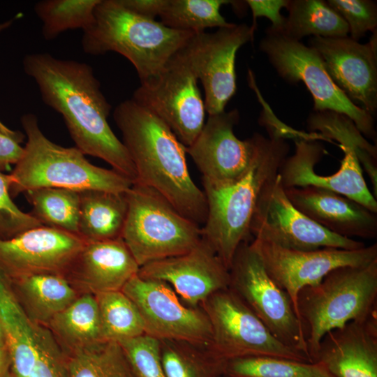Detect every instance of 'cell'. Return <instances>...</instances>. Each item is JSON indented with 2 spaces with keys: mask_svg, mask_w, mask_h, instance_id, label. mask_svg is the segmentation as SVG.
Instances as JSON below:
<instances>
[{
  "mask_svg": "<svg viewBox=\"0 0 377 377\" xmlns=\"http://www.w3.org/2000/svg\"><path fill=\"white\" fill-rule=\"evenodd\" d=\"M22 64L44 103L62 116L76 147L84 155L103 160L135 182V166L108 122L112 107L92 68L47 52L28 54Z\"/></svg>",
  "mask_w": 377,
  "mask_h": 377,
  "instance_id": "cell-1",
  "label": "cell"
},
{
  "mask_svg": "<svg viewBox=\"0 0 377 377\" xmlns=\"http://www.w3.org/2000/svg\"><path fill=\"white\" fill-rule=\"evenodd\" d=\"M113 118L136 170L134 183L155 190L184 216L203 226L205 193L189 174L186 147L169 126L131 98L115 108Z\"/></svg>",
  "mask_w": 377,
  "mask_h": 377,
  "instance_id": "cell-2",
  "label": "cell"
},
{
  "mask_svg": "<svg viewBox=\"0 0 377 377\" xmlns=\"http://www.w3.org/2000/svg\"><path fill=\"white\" fill-rule=\"evenodd\" d=\"M289 150L285 138L262 135L253 159L242 176L218 188L203 186L207 214L201 227L202 238L228 269L240 244L253 240L249 227L258 198L279 174Z\"/></svg>",
  "mask_w": 377,
  "mask_h": 377,
  "instance_id": "cell-3",
  "label": "cell"
},
{
  "mask_svg": "<svg viewBox=\"0 0 377 377\" xmlns=\"http://www.w3.org/2000/svg\"><path fill=\"white\" fill-rule=\"evenodd\" d=\"M328 139L335 140L344 152L340 168L329 176L317 174L316 165L327 153L316 139L318 135L294 139L295 153L282 163L279 175L283 188L315 186L348 197L377 213V200L369 190L362 168L371 181L377 178V148L346 117L332 119L325 129Z\"/></svg>",
  "mask_w": 377,
  "mask_h": 377,
  "instance_id": "cell-4",
  "label": "cell"
},
{
  "mask_svg": "<svg viewBox=\"0 0 377 377\" xmlns=\"http://www.w3.org/2000/svg\"><path fill=\"white\" fill-rule=\"evenodd\" d=\"M83 32L81 43L86 54L123 55L135 67L140 82L156 76L195 34L137 15L119 0H101L94 22Z\"/></svg>",
  "mask_w": 377,
  "mask_h": 377,
  "instance_id": "cell-5",
  "label": "cell"
},
{
  "mask_svg": "<svg viewBox=\"0 0 377 377\" xmlns=\"http://www.w3.org/2000/svg\"><path fill=\"white\" fill-rule=\"evenodd\" d=\"M20 121L27 140L22 158L7 175L13 198L40 188L125 193L134 183L113 169L91 163L76 147L52 142L40 130L34 114H23Z\"/></svg>",
  "mask_w": 377,
  "mask_h": 377,
  "instance_id": "cell-6",
  "label": "cell"
},
{
  "mask_svg": "<svg viewBox=\"0 0 377 377\" xmlns=\"http://www.w3.org/2000/svg\"><path fill=\"white\" fill-rule=\"evenodd\" d=\"M377 259L361 266H345L297 295L300 320L311 360L328 332L377 314Z\"/></svg>",
  "mask_w": 377,
  "mask_h": 377,
  "instance_id": "cell-7",
  "label": "cell"
},
{
  "mask_svg": "<svg viewBox=\"0 0 377 377\" xmlns=\"http://www.w3.org/2000/svg\"><path fill=\"white\" fill-rule=\"evenodd\" d=\"M125 195L128 211L121 238L140 267L184 253L201 240V227L155 190L133 183Z\"/></svg>",
  "mask_w": 377,
  "mask_h": 377,
  "instance_id": "cell-8",
  "label": "cell"
},
{
  "mask_svg": "<svg viewBox=\"0 0 377 377\" xmlns=\"http://www.w3.org/2000/svg\"><path fill=\"white\" fill-rule=\"evenodd\" d=\"M265 34L260 50L285 81L305 84L313 97V111L330 110L344 114L366 138L376 142L374 117L353 104L335 84L314 48L269 27Z\"/></svg>",
  "mask_w": 377,
  "mask_h": 377,
  "instance_id": "cell-9",
  "label": "cell"
},
{
  "mask_svg": "<svg viewBox=\"0 0 377 377\" xmlns=\"http://www.w3.org/2000/svg\"><path fill=\"white\" fill-rule=\"evenodd\" d=\"M200 307L211 327L209 348L223 360L267 357L311 362L304 354L279 341L229 288L214 293Z\"/></svg>",
  "mask_w": 377,
  "mask_h": 377,
  "instance_id": "cell-10",
  "label": "cell"
},
{
  "mask_svg": "<svg viewBox=\"0 0 377 377\" xmlns=\"http://www.w3.org/2000/svg\"><path fill=\"white\" fill-rule=\"evenodd\" d=\"M229 275L228 288L272 334L310 358L303 327L290 298L269 275L251 242L241 244L237 249Z\"/></svg>",
  "mask_w": 377,
  "mask_h": 377,
  "instance_id": "cell-11",
  "label": "cell"
},
{
  "mask_svg": "<svg viewBox=\"0 0 377 377\" xmlns=\"http://www.w3.org/2000/svg\"><path fill=\"white\" fill-rule=\"evenodd\" d=\"M184 48L156 76L140 82L131 99L161 119L187 147L202 129L206 110Z\"/></svg>",
  "mask_w": 377,
  "mask_h": 377,
  "instance_id": "cell-12",
  "label": "cell"
},
{
  "mask_svg": "<svg viewBox=\"0 0 377 377\" xmlns=\"http://www.w3.org/2000/svg\"><path fill=\"white\" fill-rule=\"evenodd\" d=\"M249 231L253 239L293 250L323 248L354 250L365 246L361 241L327 230L295 208L285 193L279 174L262 191Z\"/></svg>",
  "mask_w": 377,
  "mask_h": 377,
  "instance_id": "cell-13",
  "label": "cell"
},
{
  "mask_svg": "<svg viewBox=\"0 0 377 377\" xmlns=\"http://www.w3.org/2000/svg\"><path fill=\"white\" fill-rule=\"evenodd\" d=\"M255 31L246 24H234L212 33L200 32L184 48L188 61L205 92L209 115L225 111L237 90L235 59L238 50L253 41Z\"/></svg>",
  "mask_w": 377,
  "mask_h": 377,
  "instance_id": "cell-14",
  "label": "cell"
},
{
  "mask_svg": "<svg viewBox=\"0 0 377 377\" xmlns=\"http://www.w3.org/2000/svg\"><path fill=\"white\" fill-rule=\"evenodd\" d=\"M121 291L137 306L145 334L209 346L212 330L203 310L186 305L167 283L137 274Z\"/></svg>",
  "mask_w": 377,
  "mask_h": 377,
  "instance_id": "cell-15",
  "label": "cell"
},
{
  "mask_svg": "<svg viewBox=\"0 0 377 377\" xmlns=\"http://www.w3.org/2000/svg\"><path fill=\"white\" fill-rule=\"evenodd\" d=\"M251 244L269 275L288 295L296 313L297 295L302 288L319 283L337 268L365 265L377 259L376 243L354 250L311 251L288 249L256 239Z\"/></svg>",
  "mask_w": 377,
  "mask_h": 377,
  "instance_id": "cell-16",
  "label": "cell"
},
{
  "mask_svg": "<svg viewBox=\"0 0 377 377\" xmlns=\"http://www.w3.org/2000/svg\"><path fill=\"white\" fill-rule=\"evenodd\" d=\"M237 109L209 115L193 143L186 147L202 176L203 186L218 188L242 176L250 166L262 134L242 140L235 135L239 123Z\"/></svg>",
  "mask_w": 377,
  "mask_h": 377,
  "instance_id": "cell-17",
  "label": "cell"
},
{
  "mask_svg": "<svg viewBox=\"0 0 377 377\" xmlns=\"http://www.w3.org/2000/svg\"><path fill=\"white\" fill-rule=\"evenodd\" d=\"M368 43L344 38L311 37L335 84L355 105L374 117L377 111V35Z\"/></svg>",
  "mask_w": 377,
  "mask_h": 377,
  "instance_id": "cell-18",
  "label": "cell"
},
{
  "mask_svg": "<svg viewBox=\"0 0 377 377\" xmlns=\"http://www.w3.org/2000/svg\"><path fill=\"white\" fill-rule=\"evenodd\" d=\"M86 241L78 235L40 226L0 239V270L9 279L37 274L64 275Z\"/></svg>",
  "mask_w": 377,
  "mask_h": 377,
  "instance_id": "cell-19",
  "label": "cell"
},
{
  "mask_svg": "<svg viewBox=\"0 0 377 377\" xmlns=\"http://www.w3.org/2000/svg\"><path fill=\"white\" fill-rule=\"evenodd\" d=\"M145 279L167 283L186 305L200 307L214 293L228 288L229 269L202 238L190 251L140 267Z\"/></svg>",
  "mask_w": 377,
  "mask_h": 377,
  "instance_id": "cell-20",
  "label": "cell"
},
{
  "mask_svg": "<svg viewBox=\"0 0 377 377\" xmlns=\"http://www.w3.org/2000/svg\"><path fill=\"white\" fill-rule=\"evenodd\" d=\"M300 212L327 230L347 238L377 237V213L331 190L315 186L284 188Z\"/></svg>",
  "mask_w": 377,
  "mask_h": 377,
  "instance_id": "cell-21",
  "label": "cell"
},
{
  "mask_svg": "<svg viewBox=\"0 0 377 377\" xmlns=\"http://www.w3.org/2000/svg\"><path fill=\"white\" fill-rule=\"evenodd\" d=\"M312 362L333 377H377V314L326 333Z\"/></svg>",
  "mask_w": 377,
  "mask_h": 377,
  "instance_id": "cell-22",
  "label": "cell"
},
{
  "mask_svg": "<svg viewBox=\"0 0 377 377\" xmlns=\"http://www.w3.org/2000/svg\"><path fill=\"white\" fill-rule=\"evenodd\" d=\"M140 266L123 239L86 242L64 276L88 288L89 293L121 290L138 274Z\"/></svg>",
  "mask_w": 377,
  "mask_h": 377,
  "instance_id": "cell-23",
  "label": "cell"
},
{
  "mask_svg": "<svg viewBox=\"0 0 377 377\" xmlns=\"http://www.w3.org/2000/svg\"><path fill=\"white\" fill-rule=\"evenodd\" d=\"M9 280L27 316L45 326L78 297L62 274H37Z\"/></svg>",
  "mask_w": 377,
  "mask_h": 377,
  "instance_id": "cell-24",
  "label": "cell"
},
{
  "mask_svg": "<svg viewBox=\"0 0 377 377\" xmlns=\"http://www.w3.org/2000/svg\"><path fill=\"white\" fill-rule=\"evenodd\" d=\"M79 193L78 235L86 242L121 237L128 211L126 192L85 190Z\"/></svg>",
  "mask_w": 377,
  "mask_h": 377,
  "instance_id": "cell-25",
  "label": "cell"
},
{
  "mask_svg": "<svg viewBox=\"0 0 377 377\" xmlns=\"http://www.w3.org/2000/svg\"><path fill=\"white\" fill-rule=\"evenodd\" d=\"M66 355L105 341L95 295L77 297L47 325Z\"/></svg>",
  "mask_w": 377,
  "mask_h": 377,
  "instance_id": "cell-26",
  "label": "cell"
},
{
  "mask_svg": "<svg viewBox=\"0 0 377 377\" xmlns=\"http://www.w3.org/2000/svg\"><path fill=\"white\" fill-rule=\"evenodd\" d=\"M288 15L281 32L300 40L305 36L344 38L349 34L347 23L323 0H289Z\"/></svg>",
  "mask_w": 377,
  "mask_h": 377,
  "instance_id": "cell-27",
  "label": "cell"
},
{
  "mask_svg": "<svg viewBox=\"0 0 377 377\" xmlns=\"http://www.w3.org/2000/svg\"><path fill=\"white\" fill-rule=\"evenodd\" d=\"M160 356L166 377H218L226 362L208 346L184 341L159 340Z\"/></svg>",
  "mask_w": 377,
  "mask_h": 377,
  "instance_id": "cell-28",
  "label": "cell"
},
{
  "mask_svg": "<svg viewBox=\"0 0 377 377\" xmlns=\"http://www.w3.org/2000/svg\"><path fill=\"white\" fill-rule=\"evenodd\" d=\"M24 195L32 206L31 214L42 225L78 235L79 191L40 188Z\"/></svg>",
  "mask_w": 377,
  "mask_h": 377,
  "instance_id": "cell-29",
  "label": "cell"
},
{
  "mask_svg": "<svg viewBox=\"0 0 377 377\" xmlns=\"http://www.w3.org/2000/svg\"><path fill=\"white\" fill-rule=\"evenodd\" d=\"M227 0H164L158 17L165 27L179 31L204 32L208 28H224L232 23L220 13L221 7L232 4Z\"/></svg>",
  "mask_w": 377,
  "mask_h": 377,
  "instance_id": "cell-30",
  "label": "cell"
},
{
  "mask_svg": "<svg viewBox=\"0 0 377 377\" xmlns=\"http://www.w3.org/2000/svg\"><path fill=\"white\" fill-rule=\"evenodd\" d=\"M105 341H122L145 334L142 316L133 302L121 290L95 295Z\"/></svg>",
  "mask_w": 377,
  "mask_h": 377,
  "instance_id": "cell-31",
  "label": "cell"
},
{
  "mask_svg": "<svg viewBox=\"0 0 377 377\" xmlns=\"http://www.w3.org/2000/svg\"><path fill=\"white\" fill-rule=\"evenodd\" d=\"M68 377H128L130 368L120 344L103 341L66 355Z\"/></svg>",
  "mask_w": 377,
  "mask_h": 377,
  "instance_id": "cell-32",
  "label": "cell"
},
{
  "mask_svg": "<svg viewBox=\"0 0 377 377\" xmlns=\"http://www.w3.org/2000/svg\"><path fill=\"white\" fill-rule=\"evenodd\" d=\"M101 0H43L34 10L42 22L45 39L52 40L69 29H87L94 22Z\"/></svg>",
  "mask_w": 377,
  "mask_h": 377,
  "instance_id": "cell-33",
  "label": "cell"
},
{
  "mask_svg": "<svg viewBox=\"0 0 377 377\" xmlns=\"http://www.w3.org/2000/svg\"><path fill=\"white\" fill-rule=\"evenodd\" d=\"M232 377H333L320 364L267 357H245L226 362Z\"/></svg>",
  "mask_w": 377,
  "mask_h": 377,
  "instance_id": "cell-34",
  "label": "cell"
},
{
  "mask_svg": "<svg viewBox=\"0 0 377 377\" xmlns=\"http://www.w3.org/2000/svg\"><path fill=\"white\" fill-rule=\"evenodd\" d=\"M119 344L135 377H166L161 364L158 339L143 334Z\"/></svg>",
  "mask_w": 377,
  "mask_h": 377,
  "instance_id": "cell-35",
  "label": "cell"
},
{
  "mask_svg": "<svg viewBox=\"0 0 377 377\" xmlns=\"http://www.w3.org/2000/svg\"><path fill=\"white\" fill-rule=\"evenodd\" d=\"M326 3L347 23L350 38L359 41L377 27V6L371 0H327Z\"/></svg>",
  "mask_w": 377,
  "mask_h": 377,
  "instance_id": "cell-36",
  "label": "cell"
},
{
  "mask_svg": "<svg viewBox=\"0 0 377 377\" xmlns=\"http://www.w3.org/2000/svg\"><path fill=\"white\" fill-rule=\"evenodd\" d=\"M42 225L31 214L22 211L9 192L7 175L0 172V239H8Z\"/></svg>",
  "mask_w": 377,
  "mask_h": 377,
  "instance_id": "cell-37",
  "label": "cell"
},
{
  "mask_svg": "<svg viewBox=\"0 0 377 377\" xmlns=\"http://www.w3.org/2000/svg\"><path fill=\"white\" fill-rule=\"evenodd\" d=\"M289 0H247L246 4L250 8L253 23L251 28L255 31L257 28L258 17L268 18L272 25L269 27L275 31H282L286 22V17L281 13L282 8L287 7Z\"/></svg>",
  "mask_w": 377,
  "mask_h": 377,
  "instance_id": "cell-38",
  "label": "cell"
},
{
  "mask_svg": "<svg viewBox=\"0 0 377 377\" xmlns=\"http://www.w3.org/2000/svg\"><path fill=\"white\" fill-rule=\"evenodd\" d=\"M24 134L8 135L0 131V172L10 169L12 164L16 165L22 158L24 147L20 145Z\"/></svg>",
  "mask_w": 377,
  "mask_h": 377,
  "instance_id": "cell-39",
  "label": "cell"
},
{
  "mask_svg": "<svg viewBox=\"0 0 377 377\" xmlns=\"http://www.w3.org/2000/svg\"><path fill=\"white\" fill-rule=\"evenodd\" d=\"M131 11L140 16L155 20L158 17L164 0H119Z\"/></svg>",
  "mask_w": 377,
  "mask_h": 377,
  "instance_id": "cell-40",
  "label": "cell"
},
{
  "mask_svg": "<svg viewBox=\"0 0 377 377\" xmlns=\"http://www.w3.org/2000/svg\"><path fill=\"white\" fill-rule=\"evenodd\" d=\"M10 358L6 346H0V377H8Z\"/></svg>",
  "mask_w": 377,
  "mask_h": 377,
  "instance_id": "cell-41",
  "label": "cell"
},
{
  "mask_svg": "<svg viewBox=\"0 0 377 377\" xmlns=\"http://www.w3.org/2000/svg\"><path fill=\"white\" fill-rule=\"evenodd\" d=\"M15 20H16V17L10 19L3 22H0V33H1L3 30L10 27L12 24L13 23V22L15 21ZM0 131L6 134H8V135H17L20 133V131H13L10 129L5 124H3L1 120H0Z\"/></svg>",
  "mask_w": 377,
  "mask_h": 377,
  "instance_id": "cell-42",
  "label": "cell"
},
{
  "mask_svg": "<svg viewBox=\"0 0 377 377\" xmlns=\"http://www.w3.org/2000/svg\"><path fill=\"white\" fill-rule=\"evenodd\" d=\"M6 346V336L3 330V327L0 320V346Z\"/></svg>",
  "mask_w": 377,
  "mask_h": 377,
  "instance_id": "cell-43",
  "label": "cell"
},
{
  "mask_svg": "<svg viewBox=\"0 0 377 377\" xmlns=\"http://www.w3.org/2000/svg\"><path fill=\"white\" fill-rule=\"evenodd\" d=\"M218 377H232V376H230L228 375H226V374H221V375L219 376Z\"/></svg>",
  "mask_w": 377,
  "mask_h": 377,
  "instance_id": "cell-44",
  "label": "cell"
},
{
  "mask_svg": "<svg viewBox=\"0 0 377 377\" xmlns=\"http://www.w3.org/2000/svg\"><path fill=\"white\" fill-rule=\"evenodd\" d=\"M128 377H135V376H134L132 374V373L130 371V374H129V375H128Z\"/></svg>",
  "mask_w": 377,
  "mask_h": 377,
  "instance_id": "cell-45",
  "label": "cell"
}]
</instances>
